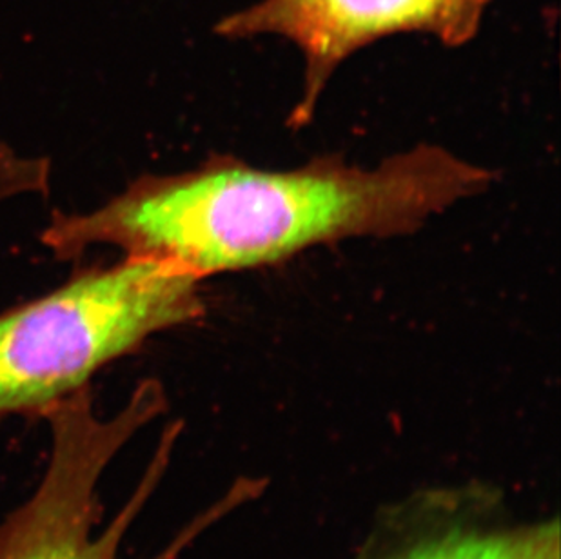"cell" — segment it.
Returning <instances> with one entry per match:
<instances>
[{"label": "cell", "instance_id": "cell-1", "mask_svg": "<svg viewBox=\"0 0 561 559\" xmlns=\"http://www.w3.org/2000/svg\"><path fill=\"white\" fill-rule=\"evenodd\" d=\"M493 180L439 146L375 168L323 157L273 171L213 155L182 173L138 176L90 212H55L41 242L59 262L112 248L204 280L280 264L323 243L411 235Z\"/></svg>", "mask_w": 561, "mask_h": 559}, {"label": "cell", "instance_id": "cell-2", "mask_svg": "<svg viewBox=\"0 0 561 559\" xmlns=\"http://www.w3.org/2000/svg\"><path fill=\"white\" fill-rule=\"evenodd\" d=\"M201 284L162 260L123 256L0 312V422L43 417L149 338L198 322Z\"/></svg>", "mask_w": 561, "mask_h": 559}, {"label": "cell", "instance_id": "cell-3", "mask_svg": "<svg viewBox=\"0 0 561 559\" xmlns=\"http://www.w3.org/2000/svg\"><path fill=\"white\" fill-rule=\"evenodd\" d=\"M159 380L138 381L118 411L96 407L93 386L71 392L43 412L49 450L32 494L0 517V559H121L124 539L142 514L170 465L176 427L162 434L157 453L131 497L104 523L102 480L113 459L165 411ZM226 505L187 525L162 552L149 559H179Z\"/></svg>", "mask_w": 561, "mask_h": 559}, {"label": "cell", "instance_id": "cell-4", "mask_svg": "<svg viewBox=\"0 0 561 559\" xmlns=\"http://www.w3.org/2000/svg\"><path fill=\"white\" fill-rule=\"evenodd\" d=\"M494 0H259L222 16L215 33L228 41L278 37L302 54V95L291 126L311 121L336 69L380 38L424 33L449 48L477 37Z\"/></svg>", "mask_w": 561, "mask_h": 559}, {"label": "cell", "instance_id": "cell-5", "mask_svg": "<svg viewBox=\"0 0 561 559\" xmlns=\"http://www.w3.org/2000/svg\"><path fill=\"white\" fill-rule=\"evenodd\" d=\"M376 559H560L557 522L514 527H480L455 523L419 539H405Z\"/></svg>", "mask_w": 561, "mask_h": 559}, {"label": "cell", "instance_id": "cell-6", "mask_svg": "<svg viewBox=\"0 0 561 559\" xmlns=\"http://www.w3.org/2000/svg\"><path fill=\"white\" fill-rule=\"evenodd\" d=\"M54 166L41 155L24 153L21 149L0 140V204L51 193Z\"/></svg>", "mask_w": 561, "mask_h": 559}]
</instances>
